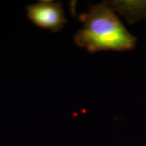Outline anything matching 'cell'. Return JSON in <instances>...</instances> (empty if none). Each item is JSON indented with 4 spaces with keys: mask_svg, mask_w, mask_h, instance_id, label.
<instances>
[{
    "mask_svg": "<svg viewBox=\"0 0 146 146\" xmlns=\"http://www.w3.org/2000/svg\"><path fill=\"white\" fill-rule=\"evenodd\" d=\"M108 4L130 23L146 18V1H112Z\"/></svg>",
    "mask_w": 146,
    "mask_h": 146,
    "instance_id": "obj_3",
    "label": "cell"
},
{
    "mask_svg": "<svg viewBox=\"0 0 146 146\" xmlns=\"http://www.w3.org/2000/svg\"><path fill=\"white\" fill-rule=\"evenodd\" d=\"M26 10L27 17L35 26L53 33L59 32L67 23L60 2L43 0L27 6Z\"/></svg>",
    "mask_w": 146,
    "mask_h": 146,
    "instance_id": "obj_2",
    "label": "cell"
},
{
    "mask_svg": "<svg viewBox=\"0 0 146 146\" xmlns=\"http://www.w3.org/2000/svg\"><path fill=\"white\" fill-rule=\"evenodd\" d=\"M83 27L74 41L90 54L101 51L125 52L133 50L136 39L126 29L108 2L91 5L79 16Z\"/></svg>",
    "mask_w": 146,
    "mask_h": 146,
    "instance_id": "obj_1",
    "label": "cell"
}]
</instances>
